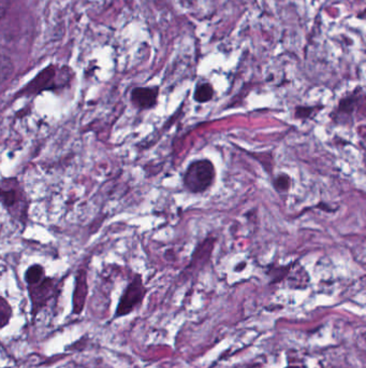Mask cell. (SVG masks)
<instances>
[{
    "label": "cell",
    "instance_id": "cell-1",
    "mask_svg": "<svg viewBox=\"0 0 366 368\" xmlns=\"http://www.w3.org/2000/svg\"><path fill=\"white\" fill-rule=\"evenodd\" d=\"M0 205L21 226L28 220L29 201L26 192L17 178L0 179Z\"/></svg>",
    "mask_w": 366,
    "mask_h": 368
},
{
    "label": "cell",
    "instance_id": "cell-2",
    "mask_svg": "<svg viewBox=\"0 0 366 368\" xmlns=\"http://www.w3.org/2000/svg\"><path fill=\"white\" fill-rule=\"evenodd\" d=\"M216 180V168L207 158L197 160L188 165L183 174V185L191 194H202L213 187Z\"/></svg>",
    "mask_w": 366,
    "mask_h": 368
},
{
    "label": "cell",
    "instance_id": "cell-3",
    "mask_svg": "<svg viewBox=\"0 0 366 368\" xmlns=\"http://www.w3.org/2000/svg\"><path fill=\"white\" fill-rule=\"evenodd\" d=\"M145 294H146V288L143 284L142 277L140 275H135V278L124 291L121 300L118 303L117 309H116L115 318L124 317L133 313L135 308L142 304Z\"/></svg>",
    "mask_w": 366,
    "mask_h": 368
},
{
    "label": "cell",
    "instance_id": "cell-4",
    "mask_svg": "<svg viewBox=\"0 0 366 368\" xmlns=\"http://www.w3.org/2000/svg\"><path fill=\"white\" fill-rule=\"evenodd\" d=\"M28 293L32 305V315H38L39 311L54 297L56 284L53 279L42 277L34 284H27Z\"/></svg>",
    "mask_w": 366,
    "mask_h": 368
},
{
    "label": "cell",
    "instance_id": "cell-5",
    "mask_svg": "<svg viewBox=\"0 0 366 368\" xmlns=\"http://www.w3.org/2000/svg\"><path fill=\"white\" fill-rule=\"evenodd\" d=\"M67 83L58 80V73L55 67L46 68L41 73H39L21 91L19 95H35L42 91L53 90L64 86Z\"/></svg>",
    "mask_w": 366,
    "mask_h": 368
},
{
    "label": "cell",
    "instance_id": "cell-6",
    "mask_svg": "<svg viewBox=\"0 0 366 368\" xmlns=\"http://www.w3.org/2000/svg\"><path fill=\"white\" fill-rule=\"evenodd\" d=\"M360 102H363V92L361 87H358L351 94L343 97L338 102L334 111L331 113V119L334 123H347L357 111Z\"/></svg>",
    "mask_w": 366,
    "mask_h": 368
},
{
    "label": "cell",
    "instance_id": "cell-7",
    "mask_svg": "<svg viewBox=\"0 0 366 368\" xmlns=\"http://www.w3.org/2000/svg\"><path fill=\"white\" fill-rule=\"evenodd\" d=\"M160 96L158 86L135 87L131 91V100L139 110H150L156 107Z\"/></svg>",
    "mask_w": 366,
    "mask_h": 368
},
{
    "label": "cell",
    "instance_id": "cell-8",
    "mask_svg": "<svg viewBox=\"0 0 366 368\" xmlns=\"http://www.w3.org/2000/svg\"><path fill=\"white\" fill-rule=\"evenodd\" d=\"M214 87L211 83L200 82L198 83L197 86H195L193 100L199 104H206L214 98Z\"/></svg>",
    "mask_w": 366,
    "mask_h": 368
},
{
    "label": "cell",
    "instance_id": "cell-9",
    "mask_svg": "<svg viewBox=\"0 0 366 368\" xmlns=\"http://www.w3.org/2000/svg\"><path fill=\"white\" fill-rule=\"evenodd\" d=\"M15 64L7 54L0 52V84H3L13 75Z\"/></svg>",
    "mask_w": 366,
    "mask_h": 368
},
{
    "label": "cell",
    "instance_id": "cell-10",
    "mask_svg": "<svg viewBox=\"0 0 366 368\" xmlns=\"http://www.w3.org/2000/svg\"><path fill=\"white\" fill-rule=\"evenodd\" d=\"M322 109V106H296L294 109V118L298 120L313 119L317 112Z\"/></svg>",
    "mask_w": 366,
    "mask_h": 368
},
{
    "label": "cell",
    "instance_id": "cell-11",
    "mask_svg": "<svg viewBox=\"0 0 366 368\" xmlns=\"http://www.w3.org/2000/svg\"><path fill=\"white\" fill-rule=\"evenodd\" d=\"M292 180L289 174H280L273 181V187L278 193H286L291 187Z\"/></svg>",
    "mask_w": 366,
    "mask_h": 368
},
{
    "label": "cell",
    "instance_id": "cell-12",
    "mask_svg": "<svg viewBox=\"0 0 366 368\" xmlns=\"http://www.w3.org/2000/svg\"><path fill=\"white\" fill-rule=\"evenodd\" d=\"M44 276H46V273H44V267L41 265L35 264L27 269L25 280H26L27 284H34Z\"/></svg>",
    "mask_w": 366,
    "mask_h": 368
},
{
    "label": "cell",
    "instance_id": "cell-13",
    "mask_svg": "<svg viewBox=\"0 0 366 368\" xmlns=\"http://www.w3.org/2000/svg\"><path fill=\"white\" fill-rule=\"evenodd\" d=\"M12 317V308L5 298L0 296V329H3Z\"/></svg>",
    "mask_w": 366,
    "mask_h": 368
},
{
    "label": "cell",
    "instance_id": "cell-14",
    "mask_svg": "<svg viewBox=\"0 0 366 368\" xmlns=\"http://www.w3.org/2000/svg\"><path fill=\"white\" fill-rule=\"evenodd\" d=\"M10 7V0H0V21L3 19Z\"/></svg>",
    "mask_w": 366,
    "mask_h": 368
}]
</instances>
